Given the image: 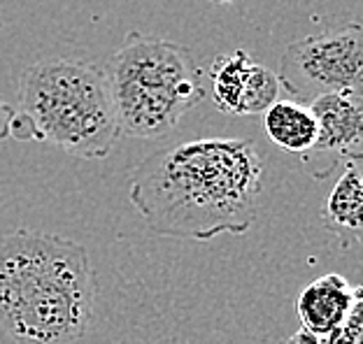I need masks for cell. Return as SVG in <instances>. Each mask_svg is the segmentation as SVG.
Instances as JSON below:
<instances>
[{
    "instance_id": "4",
    "label": "cell",
    "mask_w": 363,
    "mask_h": 344,
    "mask_svg": "<svg viewBox=\"0 0 363 344\" xmlns=\"http://www.w3.org/2000/svg\"><path fill=\"white\" fill-rule=\"evenodd\" d=\"M121 135H168L205 96V77L194 54L172 40L128 33L105 65Z\"/></svg>"
},
{
    "instance_id": "12",
    "label": "cell",
    "mask_w": 363,
    "mask_h": 344,
    "mask_svg": "<svg viewBox=\"0 0 363 344\" xmlns=\"http://www.w3.org/2000/svg\"><path fill=\"white\" fill-rule=\"evenodd\" d=\"M14 114H16V110L12 108V105H7V103L3 101V96H0V142L7 140V137L12 135Z\"/></svg>"
},
{
    "instance_id": "8",
    "label": "cell",
    "mask_w": 363,
    "mask_h": 344,
    "mask_svg": "<svg viewBox=\"0 0 363 344\" xmlns=\"http://www.w3.org/2000/svg\"><path fill=\"white\" fill-rule=\"evenodd\" d=\"M354 300H357V286L350 284L342 275L331 273L317 277L301 291L296 300V314L303 328L326 335L347 319Z\"/></svg>"
},
{
    "instance_id": "14",
    "label": "cell",
    "mask_w": 363,
    "mask_h": 344,
    "mask_svg": "<svg viewBox=\"0 0 363 344\" xmlns=\"http://www.w3.org/2000/svg\"><path fill=\"white\" fill-rule=\"evenodd\" d=\"M214 3H240V0H214Z\"/></svg>"
},
{
    "instance_id": "7",
    "label": "cell",
    "mask_w": 363,
    "mask_h": 344,
    "mask_svg": "<svg viewBox=\"0 0 363 344\" xmlns=\"http://www.w3.org/2000/svg\"><path fill=\"white\" fill-rule=\"evenodd\" d=\"M208 91L224 114L254 117L279 101L282 84L277 72L261 65L245 49H233L212 61Z\"/></svg>"
},
{
    "instance_id": "6",
    "label": "cell",
    "mask_w": 363,
    "mask_h": 344,
    "mask_svg": "<svg viewBox=\"0 0 363 344\" xmlns=\"http://www.w3.org/2000/svg\"><path fill=\"white\" fill-rule=\"evenodd\" d=\"M317 119V144L305 168L315 179H326L345 163L363 161V93H333L310 103Z\"/></svg>"
},
{
    "instance_id": "11",
    "label": "cell",
    "mask_w": 363,
    "mask_h": 344,
    "mask_svg": "<svg viewBox=\"0 0 363 344\" xmlns=\"http://www.w3.org/2000/svg\"><path fill=\"white\" fill-rule=\"evenodd\" d=\"M321 344H363V286H357V300L347 319L331 333L319 335Z\"/></svg>"
},
{
    "instance_id": "9",
    "label": "cell",
    "mask_w": 363,
    "mask_h": 344,
    "mask_svg": "<svg viewBox=\"0 0 363 344\" xmlns=\"http://www.w3.org/2000/svg\"><path fill=\"white\" fill-rule=\"evenodd\" d=\"M324 224L342 247L363 244V172L347 166L324 205Z\"/></svg>"
},
{
    "instance_id": "5",
    "label": "cell",
    "mask_w": 363,
    "mask_h": 344,
    "mask_svg": "<svg viewBox=\"0 0 363 344\" xmlns=\"http://www.w3.org/2000/svg\"><path fill=\"white\" fill-rule=\"evenodd\" d=\"M277 77L282 88L308 103L333 93H363V23L350 21L294 40Z\"/></svg>"
},
{
    "instance_id": "10",
    "label": "cell",
    "mask_w": 363,
    "mask_h": 344,
    "mask_svg": "<svg viewBox=\"0 0 363 344\" xmlns=\"http://www.w3.org/2000/svg\"><path fill=\"white\" fill-rule=\"evenodd\" d=\"M266 137L289 154L308 156L317 144V119L310 105L298 101H277L261 114Z\"/></svg>"
},
{
    "instance_id": "1",
    "label": "cell",
    "mask_w": 363,
    "mask_h": 344,
    "mask_svg": "<svg viewBox=\"0 0 363 344\" xmlns=\"http://www.w3.org/2000/svg\"><path fill=\"white\" fill-rule=\"evenodd\" d=\"M261 191L263 161L254 142L201 137L143 161L128 198L154 235L208 242L250 231Z\"/></svg>"
},
{
    "instance_id": "13",
    "label": "cell",
    "mask_w": 363,
    "mask_h": 344,
    "mask_svg": "<svg viewBox=\"0 0 363 344\" xmlns=\"http://www.w3.org/2000/svg\"><path fill=\"white\" fill-rule=\"evenodd\" d=\"M284 344H321V338H319L317 333H312V331L303 328V326H301V328L296 331Z\"/></svg>"
},
{
    "instance_id": "3",
    "label": "cell",
    "mask_w": 363,
    "mask_h": 344,
    "mask_svg": "<svg viewBox=\"0 0 363 344\" xmlns=\"http://www.w3.org/2000/svg\"><path fill=\"white\" fill-rule=\"evenodd\" d=\"M10 137L49 142L77 159H107L121 130L105 68L82 59L33 63L19 79Z\"/></svg>"
},
{
    "instance_id": "2",
    "label": "cell",
    "mask_w": 363,
    "mask_h": 344,
    "mask_svg": "<svg viewBox=\"0 0 363 344\" xmlns=\"http://www.w3.org/2000/svg\"><path fill=\"white\" fill-rule=\"evenodd\" d=\"M94 305L84 244L30 228L0 233V344H77Z\"/></svg>"
}]
</instances>
